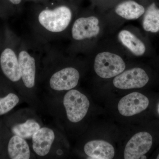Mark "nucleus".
Instances as JSON below:
<instances>
[{
    "instance_id": "16",
    "label": "nucleus",
    "mask_w": 159,
    "mask_h": 159,
    "mask_svg": "<svg viewBox=\"0 0 159 159\" xmlns=\"http://www.w3.org/2000/svg\"><path fill=\"white\" fill-rule=\"evenodd\" d=\"M143 27L145 31L152 33L159 31V8L155 3H152L145 11Z\"/></svg>"
},
{
    "instance_id": "4",
    "label": "nucleus",
    "mask_w": 159,
    "mask_h": 159,
    "mask_svg": "<svg viewBox=\"0 0 159 159\" xmlns=\"http://www.w3.org/2000/svg\"><path fill=\"white\" fill-rule=\"evenodd\" d=\"M32 51L24 42L17 51L21 80L24 85L29 89L35 85L37 72L36 57Z\"/></svg>"
},
{
    "instance_id": "18",
    "label": "nucleus",
    "mask_w": 159,
    "mask_h": 159,
    "mask_svg": "<svg viewBox=\"0 0 159 159\" xmlns=\"http://www.w3.org/2000/svg\"><path fill=\"white\" fill-rule=\"evenodd\" d=\"M19 101V97L13 93L0 98V116L5 115L11 111L17 105Z\"/></svg>"
},
{
    "instance_id": "21",
    "label": "nucleus",
    "mask_w": 159,
    "mask_h": 159,
    "mask_svg": "<svg viewBox=\"0 0 159 159\" xmlns=\"http://www.w3.org/2000/svg\"><path fill=\"white\" fill-rule=\"evenodd\" d=\"M158 111H159V107H158Z\"/></svg>"
},
{
    "instance_id": "7",
    "label": "nucleus",
    "mask_w": 159,
    "mask_h": 159,
    "mask_svg": "<svg viewBox=\"0 0 159 159\" xmlns=\"http://www.w3.org/2000/svg\"><path fill=\"white\" fill-rule=\"evenodd\" d=\"M149 77L143 69L140 68L127 70L117 75L113 80V84L121 89L141 88L145 86Z\"/></svg>"
},
{
    "instance_id": "3",
    "label": "nucleus",
    "mask_w": 159,
    "mask_h": 159,
    "mask_svg": "<svg viewBox=\"0 0 159 159\" xmlns=\"http://www.w3.org/2000/svg\"><path fill=\"white\" fill-rule=\"evenodd\" d=\"M94 68L97 75L109 79L122 73L125 68V63L119 55L108 52L97 54L94 61Z\"/></svg>"
},
{
    "instance_id": "11",
    "label": "nucleus",
    "mask_w": 159,
    "mask_h": 159,
    "mask_svg": "<svg viewBox=\"0 0 159 159\" xmlns=\"http://www.w3.org/2000/svg\"><path fill=\"white\" fill-rule=\"evenodd\" d=\"M55 138L53 129L48 127H41L31 138L34 152L39 156H46L50 152Z\"/></svg>"
},
{
    "instance_id": "15",
    "label": "nucleus",
    "mask_w": 159,
    "mask_h": 159,
    "mask_svg": "<svg viewBox=\"0 0 159 159\" xmlns=\"http://www.w3.org/2000/svg\"><path fill=\"white\" fill-rule=\"evenodd\" d=\"M119 38L122 44L136 56H142L145 53L144 43L130 31L122 30L119 33Z\"/></svg>"
},
{
    "instance_id": "17",
    "label": "nucleus",
    "mask_w": 159,
    "mask_h": 159,
    "mask_svg": "<svg viewBox=\"0 0 159 159\" xmlns=\"http://www.w3.org/2000/svg\"><path fill=\"white\" fill-rule=\"evenodd\" d=\"M41 128L38 122L33 119H29L23 123L14 125L11 128L13 134L25 139L32 138L33 135Z\"/></svg>"
},
{
    "instance_id": "19",
    "label": "nucleus",
    "mask_w": 159,
    "mask_h": 159,
    "mask_svg": "<svg viewBox=\"0 0 159 159\" xmlns=\"http://www.w3.org/2000/svg\"><path fill=\"white\" fill-rule=\"evenodd\" d=\"M9 2L15 6L20 5L22 2L23 0H9Z\"/></svg>"
},
{
    "instance_id": "2",
    "label": "nucleus",
    "mask_w": 159,
    "mask_h": 159,
    "mask_svg": "<svg viewBox=\"0 0 159 159\" xmlns=\"http://www.w3.org/2000/svg\"><path fill=\"white\" fill-rule=\"evenodd\" d=\"M63 103L68 119L73 123L80 122L85 117L90 106L87 97L80 91L73 89L66 93Z\"/></svg>"
},
{
    "instance_id": "12",
    "label": "nucleus",
    "mask_w": 159,
    "mask_h": 159,
    "mask_svg": "<svg viewBox=\"0 0 159 159\" xmlns=\"http://www.w3.org/2000/svg\"><path fill=\"white\" fill-rule=\"evenodd\" d=\"M84 150L91 159H111L115 156L113 146L103 140H93L88 142L84 145Z\"/></svg>"
},
{
    "instance_id": "10",
    "label": "nucleus",
    "mask_w": 159,
    "mask_h": 159,
    "mask_svg": "<svg viewBox=\"0 0 159 159\" xmlns=\"http://www.w3.org/2000/svg\"><path fill=\"white\" fill-rule=\"evenodd\" d=\"M17 51L7 47L3 49L0 54V66L3 74L13 82L21 80Z\"/></svg>"
},
{
    "instance_id": "14",
    "label": "nucleus",
    "mask_w": 159,
    "mask_h": 159,
    "mask_svg": "<svg viewBox=\"0 0 159 159\" xmlns=\"http://www.w3.org/2000/svg\"><path fill=\"white\" fill-rule=\"evenodd\" d=\"M116 13L119 16L127 20H136L145 13L144 7L139 3L128 0L120 3L115 9Z\"/></svg>"
},
{
    "instance_id": "20",
    "label": "nucleus",
    "mask_w": 159,
    "mask_h": 159,
    "mask_svg": "<svg viewBox=\"0 0 159 159\" xmlns=\"http://www.w3.org/2000/svg\"><path fill=\"white\" fill-rule=\"evenodd\" d=\"M157 159H159V154H158V156L157 157Z\"/></svg>"
},
{
    "instance_id": "1",
    "label": "nucleus",
    "mask_w": 159,
    "mask_h": 159,
    "mask_svg": "<svg viewBox=\"0 0 159 159\" xmlns=\"http://www.w3.org/2000/svg\"><path fill=\"white\" fill-rule=\"evenodd\" d=\"M73 16L72 10L66 5L45 7L34 14L33 29L41 41L56 39L69 28Z\"/></svg>"
},
{
    "instance_id": "8",
    "label": "nucleus",
    "mask_w": 159,
    "mask_h": 159,
    "mask_svg": "<svg viewBox=\"0 0 159 159\" xmlns=\"http://www.w3.org/2000/svg\"><path fill=\"white\" fill-rule=\"evenodd\" d=\"M152 138L147 132H141L134 135L126 144L124 152L125 159H141L150 150Z\"/></svg>"
},
{
    "instance_id": "6",
    "label": "nucleus",
    "mask_w": 159,
    "mask_h": 159,
    "mask_svg": "<svg viewBox=\"0 0 159 159\" xmlns=\"http://www.w3.org/2000/svg\"><path fill=\"white\" fill-rule=\"evenodd\" d=\"M99 24L98 19L93 16L78 18L71 28V37L78 42L96 37L100 31Z\"/></svg>"
},
{
    "instance_id": "13",
    "label": "nucleus",
    "mask_w": 159,
    "mask_h": 159,
    "mask_svg": "<svg viewBox=\"0 0 159 159\" xmlns=\"http://www.w3.org/2000/svg\"><path fill=\"white\" fill-rule=\"evenodd\" d=\"M9 157L12 159H29L30 148L25 139L14 135L9 140L8 146Z\"/></svg>"
},
{
    "instance_id": "5",
    "label": "nucleus",
    "mask_w": 159,
    "mask_h": 159,
    "mask_svg": "<svg viewBox=\"0 0 159 159\" xmlns=\"http://www.w3.org/2000/svg\"><path fill=\"white\" fill-rule=\"evenodd\" d=\"M80 78L77 69L73 67H58L49 79L50 88L57 91H69L76 87Z\"/></svg>"
},
{
    "instance_id": "9",
    "label": "nucleus",
    "mask_w": 159,
    "mask_h": 159,
    "mask_svg": "<svg viewBox=\"0 0 159 159\" xmlns=\"http://www.w3.org/2000/svg\"><path fill=\"white\" fill-rule=\"evenodd\" d=\"M147 97L137 92L126 95L118 103L119 112L124 116H131L145 111L149 105Z\"/></svg>"
}]
</instances>
